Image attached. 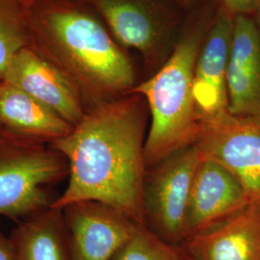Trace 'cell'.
<instances>
[{"label": "cell", "mask_w": 260, "mask_h": 260, "mask_svg": "<svg viewBox=\"0 0 260 260\" xmlns=\"http://www.w3.org/2000/svg\"><path fill=\"white\" fill-rule=\"evenodd\" d=\"M0 260H14L10 249L8 238L0 234Z\"/></svg>", "instance_id": "19"}, {"label": "cell", "mask_w": 260, "mask_h": 260, "mask_svg": "<svg viewBox=\"0 0 260 260\" xmlns=\"http://www.w3.org/2000/svg\"><path fill=\"white\" fill-rule=\"evenodd\" d=\"M177 2H179V3H183V4H187V3H191V2H193L194 0H176Z\"/></svg>", "instance_id": "21"}, {"label": "cell", "mask_w": 260, "mask_h": 260, "mask_svg": "<svg viewBox=\"0 0 260 260\" xmlns=\"http://www.w3.org/2000/svg\"><path fill=\"white\" fill-rule=\"evenodd\" d=\"M69 177L51 144L0 127V218L24 220L51 207L52 187Z\"/></svg>", "instance_id": "4"}, {"label": "cell", "mask_w": 260, "mask_h": 260, "mask_svg": "<svg viewBox=\"0 0 260 260\" xmlns=\"http://www.w3.org/2000/svg\"><path fill=\"white\" fill-rule=\"evenodd\" d=\"M202 120L198 145L237 179L250 203L260 204V117L223 110Z\"/></svg>", "instance_id": "6"}, {"label": "cell", "mask_w": 260, "mask_h": 260, "mask_svg": "<svg viewBox=\"0 0 260 260\" xmlns=\"http://www.w3.org/2000/svg\"><path fill=\"white\" fill-rule=\"evenodd\" d=\"M186 260H260V204L250 203L222 222L188 236Z\"/></svg>", "instance_id": "9"}, {"label": "cell", "mask_w": 260, "mask_h": 260, "mask_svg": "<svg viewBox=\"0 0 260 260\" xmlns=\"http://www.w3.org/2000/svg\"><path fill=\"white\" fill-rule=\"evenodd\" d=\"M223 11L232 15L233 18L238 16H255L258 0H220Z\"/></svg>", "instance_id": "18"}, {"label": "cell", "mask_w": 260, "mask_h": 260, "mask_svg": "<svg viewBox=\"0 0 260 260\" xmlns=\"http://www.w3.org/2000/svg\"><path fill=\"white\" fill-rule=\"evenodd\" d=\"M0 127L51 144L74 126L16 86L0 80Z\"/></svg>", "instance_id": "13"}, {"label": "cell", "mask_w": 260, "mask_h": 260, "mask_svg": "<svg viewBox=\"0 0 260 260\" xmlns=\"http://www.w3.org/2000/svg\"><path fill=\"white\" fill-rule=\"evenodd\" d=\"M255 21L258 25V27L260 28V0H258V6H257V10H256V13H255Z\"/></svg>", "instance_id": "20"}, {"label": "cell", "mask_w": 260, "mask_h": 260, "mask_svg": "<svg viewBox=\"0 0 260 260\" xmlns=\"http://www.w3.org/2000/svg\"><path fill=\"white\" fill-rule=\"evenodd\" d=\"M202 40L199 31L187 34L157 73L131 91L141 94L149 107L147 167L157 165L199 141L202 120L193 94V76Z\"/></svg>", "instance_id": "3"}, {"label": "cell", "mask_w": 260, "mask_h": 260, "mask_svg": "<svg viewBox=\"0 0 260 260\" xmlns=\"http://www.w3.org/2000/svg\"><path fill=\"white\" fill-rule=\"evenodd\" d=\"M145 102L129 93L93 106L67 136L51 143L69 164L68 185L52 207L99 202L146 224Z\"/></svg>", "instance_id": "1"}, {"label": "cell", "mask_w": 260, "mask_h": 260, "mask_svg": "<svg viewBox=\"0 0 260 260\" xmlns=\"http://www.w3.org/2000/svg\"><path fill=\"white\" fill-rule=\"evenodd\" d=\"M30 47L74 86L86 110L131 93L129 58L91 12L74 0H32Z\"/></svg>", "instance_id": "2"}, {"label": "cell", "mask_w": 260, "mask_h": 260, "mask_svg": "<svg viewBox=\"0 0 260 260\" xmlns=\"http://www.w3.org/2000/svg\"><path fill=\"white\" fill-rule=\"evenodd\" d=\"M2 80L25 92L73 126L83 118L86 108L74 86L31 47L13 58Z\"/></svg>", "instance_id": "8"}, {"label": "cell", "mask_w": 260, "mask_h": 260, "mask_svg": "<svg viewBox=\"0 0 260 260\" xmlns=\"http://www.w3.org/2000/svg\"><path fill=\"white\" fill-rule=\"evenodd\" d=\"M249 204L250 200L237 179L222 165L204 155L189 199L187 237L222 222Z\"/></svg>", "instance_id": "10"}, {"label": "cell", "mask_w": 260, "mask_h": 260, "mask_svg": "<svg viewBox=\"0 0 260 260\" xmlns=\"http://www.w3.org/2000/svg\"><path fill=\"white\" fill-rule=\"evenodd\" d=\"M8 242L14 260H72L60 208L51 206L22 220Z\"/></svg>", "instance_id": "14"}, {"label": "cell", "mask_w": 260, "mask_h": 260, "mask_svg": "<svg viewBox=\"0 0 260 260\" xmlns=\"http://www.w3.org/2000/svg\"><path fill=\"white\" fill-rule=\"evenodd\" d=\"M204 159L199 145L178 151L153 166L144 184L145 217L161 238L177 246L187 238L186 216L196 172Z\"/></svg>", "instance_id": "5"}, {"label": "cell", "mask_w": 260, "mask_h": 260, "mask_svg": "<svg viewBox=\"0 0 260 260\" xmlns=\"http://www.w3.org/2000/svg\"><path fill=\"white\" fill-rule=\"evenodd\" d=\"M111 260H186L180 248L138 224L134 233Z\"/></svg>", "instance_id": "17"}, {"label": "cell", "mask_w": 260, "mask_h": 260, "mask_svg": "<svg viewBox=\"0 0 260 260\" xmlns=\"http://www.w3.org/2000/svg\"><path fill=\"white\" fill-rule=\"evenodd\" d=\"M112 35L123 47L148 56L159 45L161 34L153 16L137 0H92Z\"/></svg>", "instance_id": "15"}, {"label": "cell", "mask_w": 260, "mask_h": 260, "mask_svg": "<svg viewBox=\"0 0 260 260\" xmlns=\"http://www.w3.org/2000/svg\"><path fill=\"white\" fill-rule=\"evenodd\" d=\"M226 88L229 111L260 117V28L251 17L234 18Z\"/></svg>", "instance_id": "12"}, {"label": "cell", "mask_w": 260, "mask_h": 260, "mask_svg": "<svg viewBox=\"0 0 260 260\" xmlns=\"http://www.w3.org/2000/svg\"><path fill=\"white\" fill-rule=\"evenodd\" d=\"M32 0H0V80L13 58L30 47Z\"/></svg>", "instance_id": "16"}, {"label": "cell", "mask_w": 260, "mask_h": 260, "mask_svg": "<svg viewBox=\"0 0 260 260\" xmlns=\"http://www.w3.org/2000/svg\"><path fill=\"white\" fill-rule=\"evenodd\" d=\"M72 260H111L138 223L110 205L79 202L62 208Z\"/></svg>", "instance_id": "7"}, {"label": "cell", "mask_w": 260, "mask_h": 260, "mask_svg": "<svg viewBox=\"0 0 260 260\" xmlns=\"http://www.w3.org/2000/svg\"><path fill=\"white\" fill-rule=\"evenodd\" d=\"M234 18L220 9L196 61L193 94L201 119L229 110L226 72Z\"/></svg>", "instance_id": "11"}]
</instances>
